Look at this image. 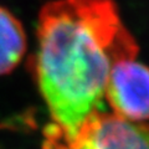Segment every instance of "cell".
Masks as SVG:
<instances>
[{"instance_id": "cell-1", "label": "cell", "mask_w": 149, "mask_h": 149, "mask_svg": "<svg viewBox=\"0 0 149 149\" xmlns=\"http://www.w3.org/2000/svg\"><path fill=\"white\" fill-rule=\"evenodd\" d=\"M32 60L52 125L46 137L70 138L104 111L113 65L137 57L136 39L113 0H52L41 8Z\"/></svg>"}, {"instance_id": "cell-2", "label": "cell", "mask_w": 149, "mask_h": 149, "mask_svg": "<svg viewBox=\"0 0 149 149\" xmlns=\"http://www.w3.org/2000/svg\"><path fill=\"white\" fill-rule=\"evenodd\" d=\"M47 149H149V124L112 112L90 116L70 138L46 137Z\"/></svg>"}, {"instance_id": "cell-3", "label": "cell", "mask_w": 149, "mask_h": 149, "mask_svg": "<svg viewBox=\"0 0 149 149\" xmlns=\"http://www.w3.org/2000/svg\"><path fill=\"white\" fill-rule=\"evenodd\" d=\"M106 101L112 113L146 123L149 119V67L136 57L117 61L107 81Z\"/></svg>"}, {"instance_id": "cell-4", "label": "cell", "mask_w": 149, "mask_h": 149, "mask_svg": "<svg viewBox=\"0 0 149 149\" xmlns=\"http://www.w3.org/2000/svg\"><path fill=\"white\" fill-rule=\"evenodd\" d=\"M26 50V35L19 19L0 6V74L13 71Z\"/></svg>"}]
</instances>
